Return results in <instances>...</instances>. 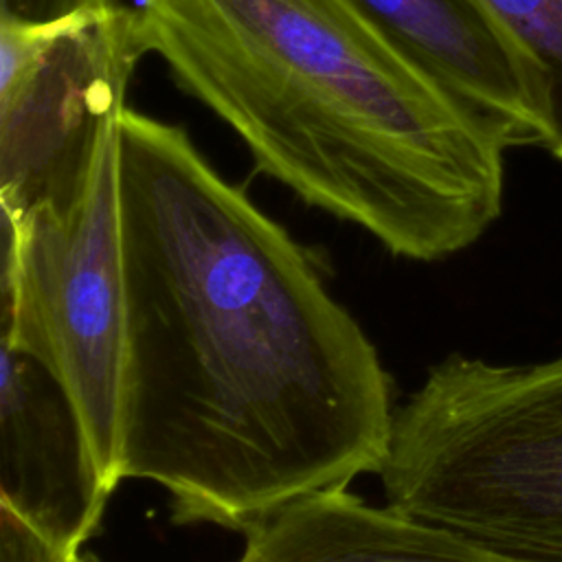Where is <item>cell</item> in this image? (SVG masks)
<instances>
[{
    "label": "cell",
    "instance_id": "9",
    "mask_svg": "<svg viewBox=\"0 0 562 562\" xmlns=\"http://www.w3.org/2000/svg\"><path fill=\"white\" fill-rule=\"evenodd\" d=\"M540 61L551 94L549 154L562 162V0H483Z\"/></svg>",
    "mask_w": 562,
    "mask_h": 562
},
{
    "label": "cell",
    "instance_id": "7",
    "mask_svg": "<svg viewBox=\"0 0 562 562\" xmlns=\"http://www.w3.org/2000/svg\"><path fill=\"white\" fill-rule=\"evenodd\" d=\"M108 498L61 386L33 358L2 342L0 505L75 555Z\"/></svg>",
    "mask_w": 562,
    "mask_h": 562
},
{
    "label": "cell",
    "instance_id": "6",
    "mask_svg": "<svg viewBox=\"0 0 562 562\" xmlns=\"http://www.w3.org/2000/svg\"><path fill=\"white\" fill-rule=\"evenodd\" d=\"M364 20L505 149H549V79L483 0H351Z\"/></svg>",
    "mask_w": 562,
    "mask_h": 562
},
{
    "label": "cell",
    "instance_id": "5",
    "mask_svg": "<svg viewBox=\"0 0 562 562\" xmlns=\"http://www.w3.org/2000/svg\"><path fill=\"white\" fill-rule=\"evenodd\" d=\"M134 7L48 24L0 20V204L4 217L72 202L116 136L143 57Z\"/></svg>",
    "mask_w": 562,
    "mask_h": 562
},
{
    "label": "cell",
    "instance_id": "3",
    "mask_svg": "<svg viewBox=\"0 0 562 562\" xmlns=\"http://www.w3.org/2000/svg\"><path fill=\"white\" fill-rule=\"evenodd\" d=\"M384 501L520 562H562V351L450 353L393 413Z\"/></svg>",
    "mask_w": 562,
    "mask_h": 562
},
{
    "label": "cell",
    "instance_id": "2",
    "mask_svg": "<svg viewBox=\"0 0 562 562\" xmlns=\"http://www.w3.org/2000/svg\"><path fill=\"white\" fill-rule=\"evenodd\" d=\"M138 42L257 171L391 255L437 261L501 217L505 147L351 0H138Z\"/></svg>",
    "mask_w": 562,
    "mask_h": 562
},
{
    "label": "cell",
    "instance_id": "1",
    "mask_svg": "<svg viewBox=\"0 0 562 562\" xmlns=\"http://www.w3.org/2000/svg\"><path fill=\"white\" fill-rule=\"evenodd\" d=\"M116 193L121 481L160 485L176 522L246 533L378 474L391 382L303 246L182 125L127 105Z\"/></svg>",
    "mask_w": 562,
    "mask_h": 562
},
{
    "label": "cell",
    "instance_id": "11",
    "mask_svg": "<svg viewBox=\"0 0 562 562\" xmlns=\"http://www.w3.org/2000/svg\"><path fill=\"white\" fill-rule=\"evenodd\" d=\"M116 0H0V20L24 24H48L86 11H101Z\"/></svg>",
    "mask_w": 562,
    "mask_h": 562
},
{
    "label": "cell",
    "instance_id": "10",
    "mask_svg": "<svg viewBox=\"0 0 562 562\" xmlns=\"http://www.w3.org/2000/svg\"><path fill=\"white\" fill-rule=\"evenodd\" d=\"M75 555H66L48 544L13 512L0 505V562H72Z\"/></svg>",
    "mask_w": 562,
    "mask_h": 562
},
{
    "label": "cell",
    "instance_id": "4",
    "mask_svg": "<svg viewBox=\"0 0 562 562\" xmlns=\"http://www.w3.org/2000/svg\"><path fill=\"white\" fill-rule=\"evenodd\" d=\"M116 138L119 130L72 202L4 217L2 342L33 358L61 386L108 496L121 483Z\"/></svg>",
    "mask_w": 562,
    "mask_h": 562
},
{
    "label": "cell",
    "instance_id": "8",
    "mask_svg": "<svg viewBox=\"0 0 562 562\" xmlns=\"http://www.w3.org/2000/svg\"><path fill=\"white\" fill-rule=\"evenodd\" d=\"M235 562H520L415 520L373 507L349 490L301 498L246 531Z\"/></svg>",
    "mask_w": 562,
    "mask_h": 562
}]
</instances>
